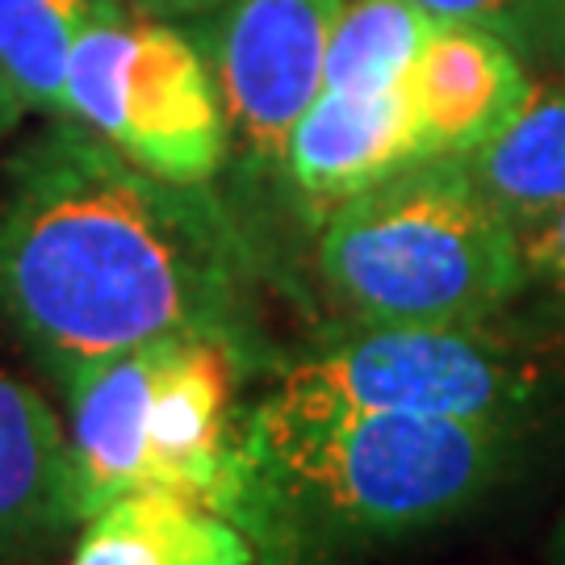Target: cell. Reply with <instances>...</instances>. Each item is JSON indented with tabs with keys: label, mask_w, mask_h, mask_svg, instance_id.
I'll return each instance as SVG.
<instances>
[{
	"label": "cell",
	"mask_w": 565,
	"mask_h": 565,
	"mask_svg": "<svg viewBox=\"0 0 565 565\" xmlns=\"http://www.w3.org/2000/svg\"><path fill=\"white\" fill-rule=\"evenodd\" d=\"M0 331L51 373L172 335L256 343L252 256L205 184L55 118L0 168Z\"/></svg>",
	"instance_id": "6da1fadb"
},
{
	"label": "cell",
	"mask_w": 565,
	"mask_h": 565,
	"mask_svg": "<svg viewBox=\"0 0 565 565\" xmlns=\"http://www.w3.org/2000/svg\"><path fill=\"white\" fill-rule=\"evenodd\" d=\"M524 431L302 403L273 390L243 419L247 532L403 536L457 520L511 473Z\"/></svg>",
	"instance_id": "7a4b0ae2"
},
{
	"label": "cell",
	"mask_w": 565,
	"mask_h": 565,
	"mask_svg": "<svg viewBox=\"0 0 565 565\" xmlns=\"http://www.w3.org/2000/svg\"><path fill=\"white\" fill-rule=\"evenodd\" d=\"M239 364L218 340L172 335L55 373L81 524L121 494L172 490L247 527Z\"/></svg>",
	"instance_id": "3957f363"
},
{
	"label": "cell",
	"mask_w": 565,
	"mask_h": 565,
	"mask_svg": "<svg viewBox=\"0 0 565 565\" xmlns=\"http://www.w3.org/2000/svg\"><path fill=\"white\" fill-rule=\"evenodd\" d=\"M319 273L361 323H490L527 285L520 231L457 156H427L327 210Z\"/></svg>",
	"instance_id": "277c9868"
},
{
	"label": "cell",
	"mask_w": 565,
	"mask_h": 565,
	"mask_svg": "<svg viewBox=\"0 0 565 565\" xmlns=\"http://www.w3.org/2000/svg\"><path fill=\"white\" fill-rule=\"evenodd\" d=\"M97 130L142 172L210 184L231 151V121L198 39L177 21L118 9L93 21L63 76V114Z\"/></svg>",
	"instance_id": "5b68a950"
},
{
	"label": "cell",
	"mask_w": 565,
	"mask_h": 565,
	"mask_svg": "<svg viewBox=\"0 0 565 565\" xmlns=\"http://www.w3.org/2000/svg\"><path fill=\"white\" fill-rule=\"evenodd\" d=\"M277 390L302 403L524 431L548 403V369L486 323H361L289 364Z\"/></svg>",
	"instance_id": "8992f818"
},
{
	"label": "cell",
	"mask_w": 565,
	"mask_h": 565,
	"mask_svg": "<svg viewBox=\"0 0 565 565\" xmlns=\"http://www.w3.org/2000/svg\"><path fill=\"white\" fill-rule=\"evenodd\" d=\"M343 0H223L193 25L214 67L231 139L252 160L281 163L306 105L323 93L327 39Z\"/></svg>",
	"instance_id": "52a82bcc"
},
{
	"label": "cell",
	"mask_w": 565,
	"mask_h": 565,
	"mask_svg": "<svg viewBox=\"0 0 565 565\" xmlns=\"http://www.w3.org/2000/svg\"><path fill=\"white\" fill-rule=\"evenodd\" d=\"M527 63L486 30L436 21L406 67L403 102L427 156H469L490 142L532 97Z\"/></svg>",
	"instance_id": "ba28073f"
},
{
	"label": "cell",
	"mask_w": 565,
	"mask_h": 565,
	"mask_svg": "<svg viewBox=\"0 0 565 565\" xmlns=\"http://www.w3.org/2000/svg\"><path fill=\"white\" fill-rule=\"evenodd\" d=\"M427 160L419 126L398 88L331 93L323 88L294 121L281 168L302 202L335 210L377 181Z\"/></svg>",
	"instance_id": "9c48e42d"
},
{
	"label": "cell",
	"mask_w": 565,
	"mask_h": 565,
	"mask_svg": "<svg viewBox=\"0 0 565 565\" xmlns=\"http://www.w3.org/2000/svg\"><path fill=\"white\" fill-rule=\"evenodd\" d=\"M81 524L67 427L34 385L0 369V562Z\"/></svg>",
	"instance_id": "30bf717a"
},
{
	"label": "cell",
	"mask_w": 565,
	"mask_h": 565,
	"mask_svg": "<svg viewBox=\"0 0 565 565\" xmlns=\"http://www.w3.org/2000/svg\"><path fill=\"white\" fill-rule=\"evenodd\" d=\"M72 565H260V541L198 499L135 490L84 520Z\"/></svg>",
	"instance_id": "8fae6325"
},
{
	"label": "cell",
	"mask_w": 565,
	"mask_h": 565,
	"mask_svg": "<svg viewBox=\"0 0 565 565\" xmlns=\"http://www.w3.org/2000/svg\"><path fill=\"white\" fill-rule=\"evenodd\" d=\"M457 160L515 231L553 214L565 202V81L532 88L494 139Z\"/></svg>",
	"instance_id": "7c38bea8"
},
{
	"label": "cell",
	"mask_w": 565,
	"mask_h": 565,
	"mask_svg": "<svg viewBox=\"0 0 565 565\" xmlns=\"http://www.w3.org/2000/svg\"><path fill=\"white\" fill-rule=\"evenodd\" d=\"M126 9L121 0H0V84L25 114H63L67 60L93 21Z\"/></svg>",
	"instance_id": "4fadbf2b"
},
{
	"label": "cell",
	"mask_w": 565,
	"mask_h": 565,
	"mask_svg": "<svg viewBox=\"0 0 565 565\" xmlns=\"http://www.w3.org/2000/svg\"><path fill=\"white\" fill-rule=\"evenodd\" d=\"M436 18L415 0H343L323 60L331 93H390L415 63Z\"/></svg>",
	"instance_id": "5bb4252c"
},
{
	"label": "cell",
	"mask_w": 565,
	"mask_h": 565,
	"mask_svg": "<svg viewBox=\"0 0 565 565\" xmlns=\"http://www.w3.org/2000/svg\"><path fill=\"white\" fill-rule=\"evenodd\" d=\"M436 21H457L507 42L524 63H565V0H415Z\"/></svg>",
	"instance_id": "9a60e30c"
},
{
	"label": "cell",
	"mask_w": 565,
	"mask_h": 565,
	"mask_svg": "<svg viewBox=\"0 0 565 565\" xmlns=\"http://www.w3.org/2000/svg\"><path fill=\"white\" fill-rule=\"evenodd\" d=\"M520 247H524L527 281L545 285L565 306V202L553 214H545L541 223L520 231Z\"/></svg>",
	"instance_id": "2e32d148"
},
{
	"label": "cell",
	"mask_w": 565,
	"mask_h": 565,
	"mask_svg": "<svg viewBox=\"0 0 565 565\" xmlns=\"http://www.w3.org/2000/svg\"><path fill=\"white\" fill-rule=\"evenodd\" d=\"M130 13L139 18H163V21H189L202 18L210 9H218L223 0H121Z\"/></svg>",
	"instance_id": "e0dca14e"
},
{
	"label": "cell",
	"mask_w": 565,
	"mask_h": 565,
	"mask_svg": "<svg viewBox=\"0 0 565 565\" xmlns=\"http://www.w3.org/2000/svg\"><path fill=\"white\" fill-rule=\"evenodd\" d=\"M18 121H21V109L13 105V97L4 93V84H0V139H4V135H9Z\"/></svg>",
	"instance_id": "ac0fdd59"
},
{
	"label": "cell",
	"mask_w": 565,
	"mask_h": 565,
	"mask_svg": "<svg viewBox=\"0 0 565 565\" xmlns=\"http://www.w3.org/2000/svg\"><path fill=\"white\" fill-rule=\"evenodd\" d=\"M557 565H565V532H562V541H557Z\"/></svg>",
	"instance_id": "d6986e66"
}]
</instances>
